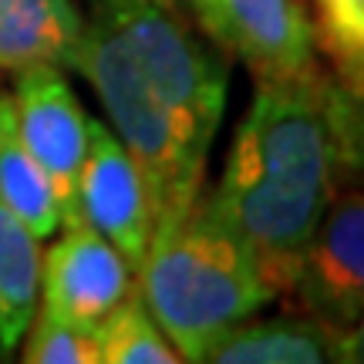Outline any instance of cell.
Instances as JSON below:
<instances>
[{
    "instance_id": "6da1fadb",
    "label": "cell",
    "mask_w": 364,
    "mask_h": 364,
    "mask_svg": "<svg viewBox=\"0 0 364 364\" xmlns=\"http://www.w3.org/2000/svg\"><path fill=\"white\" fill-rule=\"evenodd\" d=\"M135 284L179 361L193 364L277 297L203 193L182 220L152 233Z\"/></svg>"
},
{
    "instance_id": "7a4b0ae2",
    "label": "cell",
    "mask_w": 364,
    "mask_h": 364,
    "mask_svg": "<svg viewBox=\"0 0 364 364\" xmlns=\"http://www.w3.org/2000/svg\"><path fill=\"white\" fill-rule=\"evenodd\" d=\"M75 71L91 81L115 135L142 172L152 203V233L182 220L203 193L209 145L149 88L112 27L85 14Z\"/></svg>"
},
{
    "instance_id": "3957f363",
    "label": "cell",
    "mask_w": 364,
    "mask_h": 364,
    "mask_svg": "<svg viewBox=\"0 0 364 364\" xmlns=\"http://www.w3.org/2000/svg\"><path fill=\"white\" fill-rule=\"evenodd\" d=\"M327 78L317 65L294 78L260 81L223 169V186L263 193L334 196V139L327 118Z\"/></svg>"
},
{
    "instance_id": "277c9868",
    "label": "cell",
    "mask_w": 364,
    "mask_h": 364,
    "mask_svg": "<svg viewBox=\"0 0 364 364\" xmlns=\"http://www.w3.org/2000/svg\"><path fill=\"white\" fill-rule=\"evenodd\" d=\"M88 14L115 31L149 88L213 145L226 108L230 68L193 31L179 0H88Z\"/></svg>"
},
{
    "instance_id": "5b68a950",
    "label": "cell",
    "mask_w": 364,
    "mask_h": 364,
    "mask_svg": "<svg viewBox=\"0 0 364 364\" xmlns=\"http://www.w3.org/2000/svg\"><path fill=\"white\" fill-rule=\"evenodd\" d=\"M11 98L17 132L61 203V226L85 223L78 206V176L88 152V115L68 85L65 68L48 61L17 68Z\"/></svg>"
},
{
    "instance_id": "8992f818",
    "label": "cell",
    "mask_w": 364,
    "mask_h": 364,
    "mask_svg": "<svg viewBox=\"0 0 364 364\" xmlns=\"http://www.w3.org/2000/svg\"><path fill=\"white\" fill-rule=\"evenodd\" d=\"M287 300L331 327L364 311V189L341 186L331 196Z\"/></svg>"
},
{
    "instance_id": "52a82bcc",
    "label": "cell",
    "mask_w": 364,
    "mask_h": 364,
    "mask_svg": "<svg viewBox=\"0 0 364 364\" xmlns=\"http://www.w3.org/2000/svg\"><path fill=\"white\" fill-rule=\"evenodd\" d=\"M135 290L129 260L88 223L61 226L41 253V311L78 327H98Z\"/></svg>"
},
{
    "instance_id": "ba28073f",
    "label": "cell",
    "mask_w": 364,
    "mask_h": 364,
    "mask_svg": "<svg viewBox=\"0 0 364 364\" xmlns=\"http://www.w3.org/2000/svg\"><path fill=\"white\" fill-rule=\"evenodd\" d=\"M81 220L95 226L139 273L152 240V203L135 159L105 122L88 118V152L78 176Z\"/></svg>"
},
{
    "instance_id": "9c48e42d",
    "label": "cell",
    "mask_w": 364,
    "mask_h": 364,
    "mask_svg": "<svg viewBox=\"0 0 364 364\" xmlns=\"http://www.w3.org/2000/svg\"><path fill=\"white\" fill-rule=\"evenodd\" d=\"M220 48L233 51L257 81L294 78L317 65L314 21L300 0H216Z\"/></svg>"
},
{
    "instance_id": "30bf717a",
    "label": "cell",
    "mask_w": 364,
    "mask_h": 364,
    "mask_svg": "<svg viewBox=\"0 0 364 364\" xmlns=\"http://www.w3.org/2000/svg\"><path fill=\"white\" fill-rule=\"evenodd\" d=\"M213 364H327L341 361V327L307 311L240 321L209 351Z\"/></svg>"
},
{
    "instance_id": "8fae6325",
    "label": "cell",
    "mask_w": 364,
    "mask_h": 364,
    "mask_svg": "<svg viewBox=\"0 0 364 364\" xmlns=\"http://www.w3.org/2000/svg\"><path fill=\"white\" fill-rule=\"evenodd\" d=\"M85 14L75 0H0V71L61 65L75 71Z\"/></svg>"
},
{
    "instance_id": "7c38bea8",
    "label": "cell",
    "mask_w": 364,
    "mask_h": 364,
    "mask_svg": "<svg viewBox=\"0 0 364 364\" xmlns=\"http://www.w3.org/2000/svg\"><path fill=\"white\" fill-rule=\"evenodd\" d=\"M41 297V240L0 199V354H14Z\"/></svg>"
},
{
    "instance_id": "4fadbf2b",
    "label": "cell",
    "mask_w": 364,
    "mask_h": 364,
    "mask_svg": "<svg viewBox=\"0 0 364 364\" xmlns=\"http://www.w3.org/2000/svg\"><path fill=\"white\" fill-rule=\"evenodd\" d=\"M0 199L31 226L38 240L61 230V203L17 132L11 91H0Z\"/></svg>"
},
{
    "instance_id": "5bb4252c",
    "label": "cell",
    "mask_w": 364,
    "mask_h": 364,
    "mask_svg": "<svg viewBox=\"0 0 364 364\" xmlns=\"http://www.w3.org/2000/svg\"><path fill=\"white\" fill-rule=\"evenodd\" d=\"M95 331H98V344H102V364H176L179 361V351L159 331L156 317L145 307L139 284Z\"/></svg>"
},
{
    "instance_id": "9a60e30c",
    "label": "cell",
    "mask_w": 364,
    "mask_h": 364,
    "mask_svg": "<svg viewBox=\"0 0 364 364\" xmlns=\"http://www.w3.org/2000/svg\"><path fill=\"white\" fill-rule=\"evenodd\" d=\"M327 118L334 139L338 189H364V75L361 78H327Z\"/></svg>"
},
{
    "instance_id": "2e32d148",
    "label": "cell",
    "mask_w": 364,
    "mask_h": 364,
    "mask_svg": "<svg viewBox=\"0 0 364 364\" xmlns=\"http://www.w3.org/2000/svg\"><path fill=\"white\" fill-rule=\"evenodd\" d=\"M27 364H102V344L95 327H78L48 311H34L17 344Z\"/></svg>"
},
{
    "instance_id": "e0dca14e",
    "label": "cell",
    "mask_w": 364,
    "mask_h": 364,
    "mask_svg": "<svg viewBox=\"0 0 364 364\" xmlns=\"http://www.w3.org/2000/svg\"><path fill=\"white\" fill-rule=\"evenodd\" d=\"M314 41L334 61L338 78L364 75V0H314Z\"/></svg>"
},
{
    "instance_id": "ac0fdd59",
    "label": "cell",
    "mask_w": 364,
    "mask_h": 364,
    "mask_svg": "<svg viewBox=\"0 0 364 364\" xmlns=\"http://www.w3.org/2000/svg\"><path fill=\"white\" fill-rule=\"evenodd\" d=\"M341 364H364V311L341 327Z\"/></svg>"
},
{
    "instance_id": "d6986e66",
    "label": "cell",
    "mask_w": 364,
    "mask_h": 364,
    "mask_svg": "<svg viewBox=\"0 0 364 364\" xmlns=\"http://www.w3.org/2000/svg\"><path fill=\"white\" fill-rule=\"evenodd\" d=\"M186 4H189V11L196 14V21L203 24V31L220 44V14H216V0H186Z\"/></svg>"
}]
</instances>
